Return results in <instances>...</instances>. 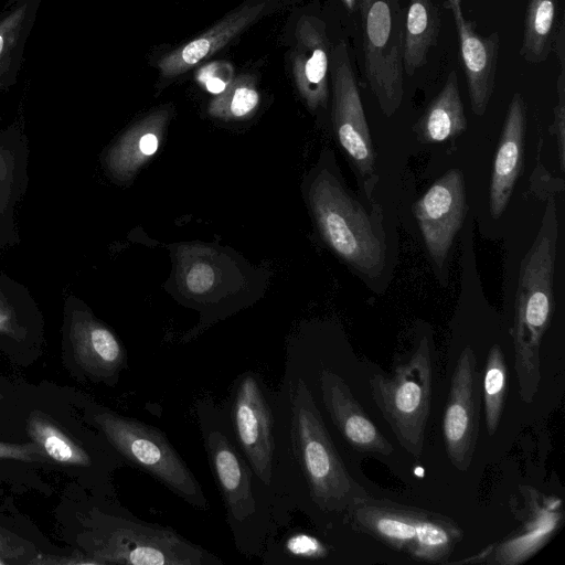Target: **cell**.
<instances>
[{
    "label": "cell",
    "instance_id": "obj_1",
    "mask_svg": "<svg viewBox=\"0 0 565 565\" xmlns=\"http://www.w3.org/2000/svg\"><path fill=\"white\" fill-rule=\"evenodd\" d=\"M275 403L281 444L277 529L290 523L295 511L313 518L344 514L369 498L349 473L309 385L286 366Z\"/></svg>",
    "mask_w": 565,
    "mask_h": 565
},
{
    "label": "cell",
    "instance_id": "obj_2",
    "mask_svg": "<svg viewBox=\"0 0 565 565\" xmlns=\"http://www.w3.org/2000/svg\"><path fill=\"white\" fill-rule=\"evenodd\" d=\"M193 411L234 545L248 559L260 557L275 532L270 494L234 439L225 403L203 394Z\"/></svg>",
    "mask_w": 565,
    "mask_h": 565
},
{
    "label": "cell",
    "instance_id": "obj_3",
    "mask_svg": "<svg viewBox=\"0 0 565 565\" xmlns=\"http://www.w3.org/2000/svg\"><path fill=\"white\" fill-rule=\"evenodd\" d=\"M554 199L547 202L540 231L522 260L514 301L511 337L519 392L533 402L541 382V343L554 311L553 280L557 242Z\"/></svg>",
    "mask_w": 565,
    "mask_h": 565
},
{
    "label": "cell",
    "instance_id": "obj_4",
    "mask_svg": "<svg viewBox=\"0 0 565 565\" xmlns=\"http://www.w3.org/2000/svg\"><path fill=\"white\" fill-rule=\"evenodd\" d=\"M87 554L99 564L223 565L212 552L171 527L149 523L125 509L97 511L92 520Z\"/></svg>",
    "mask_w": 565,
    "mask_h": 565
},
{
    "label": "cell",
    "instance_id": "obj_5",
    "mask_svg": "<svg viewBox=\"0 0 565 565\" xmlns=\"http://www.w3.org/2000/svg\"><path fill=\"white\" fill-rule=\"evenodd\" d=\"M88 415L126 465L149 475L192 508L210 510L200 482L164 431L100 405H92Z\"/></svg>",
    "mask_w": 565,
    "mask_h": 565
},
{
    "label": "cell",
    "instance_id": "obj_6",
    "mask_svg": "<svg viewBox=\"0 0 565 565\" xmlns=\"http://www.w3.org/2000/svg\"><path fill=\"white\" fill-rule=\"evenodd\" d=\"M347 523L387 546L427 563H446L461 529L449 518L371 495L354 502L344 513Z\"/></svg>",
    "mask_w": 565,
    "mask_h": 565
},
{
    "label": "cell",
    "instance_id": "obj_7",
    "mask_svg": "<svg viewBox=\"0 0 565 565\" xmlns=\"http://www.w3.org/2000/svg\"><path fill=\"white\" fill-rule=\"evenodd\" d=\"M224 403L241 452L270 494L276 525L281 444L275 390L259 372L247 370L234 379Z\"/></svg>",
    "mask_w": 565,
    "mask_h": 565
},
{
    "label": "cell",
    "instance_id": "obj_8",
    "mask_svg": "<svg viewBox=\"0 0 565 565\" xmlns=\"http://www.w3.org/2000/svg\"><path fill=\"white\" fill-rule=\"evenodd\" d=\"M434 351L423 335L388 374L370 377L373 402L399 445L418 458L424 449L434 382Z\"/></svg>",
    "mask_w": 565,
    "mask_h": 565
},
{
    "label": "cell",
    "instance_id": "obj_9",
    "mask_svg": "<svg viewBox=\"0 0 565 565\" xmlns=\"http://www.w3.org/2000/svg\"><path fill=\"white\" fill-rule=\"evenodd\" d=\"M310 202L331 249L362 275L376 278L385 264V246L363 206L327 173L312 184Z\"/></svg>",
    "mask_w": 565,
    "mask_h": 565
},
{
    "label": "cell",
    "instance_id": "obj_10",
    "mask_svg": "<svg viewBox=\"0 0 565 565\" xmlns=\"http://www.w3.org/2000/svg\"><path fill=\"white\" fill-rule=\"evenodd\" d=\"M364 74L382 113L391 117L403 96V28L401 0H359Z\"/></svg>",
    "mask_w": 565,
    "mask_h": 565
},
{
    "label": "cell",
    "instance_id": "obj_11",
    "mask_svg": "<svg viewBox=\"0 0 565 565\" xmlns=\"http://www.w3.org/2000/svg\"><path fill=\"white\" fill-rule=\"evenodd\" d=\"M332 122L337 138L360 177L374 175L375 154L348 45L339 41L330 52Z\"/></svg>",
    "mask_w": 565,
    "mask_h": 565
},
{
    "label": "cell",
    "instance_id": "obj_12",
    "mask_svg": "<svg viewBox=\"0 0 565 565\" xmlns=\"http://www.w3.org/2000/svg\"><path fill=\"white\" fill-rule=\"evenodd\" d=\"M481 397V375L468 345L457 360L443 419L447 456L460 471L468 470L476 450Z\"/></svg>",
    "mask_w": 565,
    "mask_h": 565
},
{
    "label": "cell",
    "instance_id": "obj_13",
    "mask_svg": "<svg viewBox=\"0 0 565 565\" xmlns=\"http://www.w3.org/2000/svg\"><path fill=\"white\" fill-rule=\"evenodd\" d=\"M285 366L318 390L320 403L332 425L353 449L381 456L393 452L392 444L370 419L338 372L329 366H322L317 370L311 380L290 365L285 364Z\"/></svg>",
    "mask_w": 565,
    "mask_h": 565
},
{
    "label": "cell",
    "instance_id": "obj_14",
    "mask_svg": "<svg viewBox=\"0 0 565 565\" xmlns=\"http://www.w3.org/2000/svg\"><path fill=\"white\" fill-rule=\"evenodd\" d=\"M413 211L430 258L443 269L467 211L462 171H447L414 204Z\"/></svg>",
    "mask_w": 565,
    "mask_h": 565
},
{
    "label": "cell",
    "instance_id": "obj_15",
    "mask_svg": "<svg viewBox=\"0 0 565 565\" xmlns=\"http://www.w3.org/2000/svg\"><path fill=\"white\" fill-rule=\"evenodd\" d=\"M444 8L449 9L456 23L459 42V62L463 70L471 109L482 116L493 95L499 57L500 36L492 32L481 35L476 23L465 18L462 0H446Z\"/></svg>",
    "mask_w": 565,
    "mask_h": 565
},
{
    "label": "cell",
    "instance_id": "obj_16",
    "mask_svg": "<svg viewBox=\"0 0 565 565\" xmlns=\"http://www.w3.org/2000/svg\"><path fill=\"white\" fill-rule=\"evenodd\" d=\"M71 360L94 382L115 385L128 366L126 350L118 338L85 311H74L68 327Z\"/></svg>",
    "mask_w": 565,
    "mask_h": 565
},
{
    "label": "cell",
    "instance_id": "obj_17",
    "mask_svg": "<svg viewBox=\"0 0 565 565\" xmlns=\"http://www.w3.org/2000/svg\"><path fill=\"white\" fill-rule=\"evenodd\" d=\"M525 512L521 525L497 547L484 551V563L516 565L535 554L556 531L561 522V501L546 497L532 488H521Z\"/></svg>",
    "mask_w": 565,
    "mask_h": 565
},
{
    "label": "cell",
    "instance_id": "obj_18",
    "mask_svg": "<svg viewBox=\"0 0 565 565\" xmlns=\"http://www.w3.org/2000/svg\"><path fill=\"white\" fill-rule=\"evenodd\" d=\"M526 130V104L521 93L512 96L495 151L489 202L492 217L504 212L520 177Z\"/></svg>",
    "mask_w": 565,
    "mask_h": 565
},
{
    "label": "cell",
    "instance_id": "obj_19",
    "mask_svg": "<svg viewBox=\"0 0 565 565\" xmlns=\"http://www.w3.org/2000/svg\"><path fill=\"white\" fill-rule=\"evenodd\" d=\"M294 57L297 87L311 108L323 106L329 97L330 52L326 25L313 18L302 19Z\"/></svg>",
    "mask_w": 565,
    "mask_h": 565
},
{
    "label": "cell",
    "instance_id": "obj_20",
    "mask_svg": "<svg viewBox=\"0 0 565 565\" xmlns=\"http://www.w3.org/2000/svg\"><path fill=\"white\" fill-rule=\"evenodd\" d=\"M266 1L244 6L215 26L168 54L159 63L164 77H174L228 43L266 10Z\"/></svg>",
    "mask_w": 565,
    "mask_h": 565
},
{
    "label": "cell",
    "instance_id": "obj_21",
    "mask_svg": "<svg viewBox=\"0 0 565 565\" xmlns=\"http://www.w3.org/2000/svg\"><path fill=\"white\" fill-rule=\"evenodd\" d=\"M43 0H7L0 10V93L13 86Z\"/></svg>",
    "mask_w": 565,
    "mask_h": 565
},
{
    "label": "cell",
    "instance_id": "obj_22",
    "mask_svg": "<svg viewBox=\"0 0 565 565\" xmlns=\"http://www.w3.org/2000/svg\"><path fill=\"white\" fill-rule=\"evenodd\" d=\"M26 434L49 459L65 466L97 468L107 477L111 470L126 466L121 459L94 457L93 450H87L53 419L38 411L26 420Z\"/></svg>",
    "mask_w": 565,
    "mask_h": 565
},
{
    "label": "cell",
    "instance_id": "obj_23",
    "mask_svg": "<svg viewBox=\"0 0 565 565\" xmlns=\"http://www.w3.org/2000/svg\"><path fill=\"white\" fill-rule=\"evenodd\" d=\"M467 129L458 75L452 70L436 97L429 103L414 126L418 139L437 143L454 139Z\"/></svg>",
    "mask_w": 565,
    "mask_h": 565
},
{
    "label": "cell",
    "instance_id": "obj_24",
    "mask_svg": "<svg viewBox=\"0 0 565 565\" xmlns=\"http://www.w3.org/2000/svg\"><path fill=\"white\" fill-rule=\"evenodd\" d=\"M441 25L440 10L434 0H409L404 12L403 72L413 76L427 63L436 46Z\"/></svg>",
    "mask_w": 565,
    "mask_h": 565
},
{
    "label": "cell",
    "instance_id": "obj_25",
    "mask_svg": "<svg viewBox=\"0 0 565 565\" xmlns=\"http://www.w3.org/2000/svg\"><path fill=\"white\" fill-rule=\"evenodd\" d=\"M561 0H529L523 22L520 55L530 64L545 62L553 50Z\"/></svg>",
    "mask_w": 565,
    "mask_h": 565
},
{
    "label": "cell",
    "instance_id": "obj_26",
    "mask_svg": "<svg viewBox=\"0 0 565 565\" xmlns=\"http://www.w3.org/2000/svg\"><path fill=\"white\" fill-rule=\"evenodd\" d=\"M329 555L330 546L320 537L286 525L267 540L259 558L263 564L291 565L321 562Z\"/></svg>",
    "mask_w": 565,
    "mask_h": 565
},
{
    "label": "cell",
    "instance_id": "obj_27",
    "mask_svg": "<svg viewBox=\"0 0 565 565\" xmlns=\"http://www.w3.org/2000/svg\"><path fill=\"white\" fill-rule=\"evenodd\" d=\"M481 390L487 429L492 436L497 433L502 417L507 392V364L499 344H493L488 352Z\"/></svg>",
    "mask_w": 565,
    "mask_h": 565
},
{
    "label": "cell",
    "instance_id": "obj_28",
    "mask_svg": "<svg viewBox=\"0 0 565 565\" xmlns=\"http://www.w3.org/2000/svg\"><path fill=\"white\" fill-rule=\"evenodd\" d=\"M557 102L554 107V130L561 170L565 168V66H559L556 81Z\"/></svg>",
    "mask_w": 565,
    "mask_h": 565
},
{
    "label": "cell",
    "instance_id": "obj_29",
    "mask_svg": "<svg viewBox=\"0 0 565 565\" xmlns=\"http://www.w3.org/2000/svg\"><path fill=\"white\" fill-rule=\"evenodd\" d=\"M47 459L41 447L33 441L22 444L0 441V460L46 462Z\"/></svg>",
    "mask_w": 565,
    "mask_h": 565
},
{
    "label": "cell",
    "instance_id": "obj_30",
    "mask_svg": "<svg viewBox=\"0 0 565 565\" xmlns=\"http://www.w3.org/2000/svg\"><path fill=\"white\" fill-rule=\"evenodd\" d=\"M228 109L235 117L249 114L259 102L258 92L248 84H237L228 93Z\"/></svg>",
    "mask_w": 565,
    "mask_h": 565
},
{
    "label": "cell",
    "instance_id": "obj_31",
    "mask_svg": "<svg viewBox=\"0 0 565 565\" xmlns=\"http://www.w3.org/2000/svg\"><path fill=\"white\" fill-rule=\"evenodd\" d=\"M29 543L20 540L10 532L0 529V556L10 564L26 563V555L30 553Z\"/></svg>",
    "mask_w": 565,
    "mask_h": 565
},
{
    "label": "cell",
    "instance_id": "obj_32",
    "mask_svg": "<svg viewBox=\"0 0 565 565\" xmlns=\"http://www.w3.org/2000/svg\"><path fill=\"white\" fill-rule=\"evenodd\" d=\"M0 335L10 341L20 343L25 339L26 332L19 323L12 308L0 297Z\"/></svg>",
    "mask_w": 565,
    "mask_h": 565
},
{
    "label": "cell",
    "instance_id": "obj_33",
    "mask_svg": "<svg viewBox=\"0 0 565 565\" xmlns=\"http://www.w3.org/2000/svg\"><path fill=\"white\" fill-rule=\"evenodd\" d=\"M186 286L193 294L206 292L214 282V273L206 264H194L186 275Z\"/></svg>",
    "mask_w": 565,
    "mask_h": 565
},
{
    "label": "cell",
    "instance_id": "obj_34",
    "mask_svg": "<svg viewBox=\"0 0 565 565\" xmlns=\"http://www.w3.org/2000/svg\"><path fill=\"white\" fill-rule=\"evenodd\" d=\"M28 564H62V565H70V564H99L98 561H96L90 555L84 556H72L71 558H58V557H52V556H33Z\"/></svg>",
    "mask_w": 565,
    "mask_h": 565
},
{
    "label": "cell",
    "instance_id": "obj_35",
    "mask_svg": "<svg viewBox=\"0 0 565 565\" xmlns=\"http://www.w3.org/2000/svg\"><path fill=\"white\" fill-rule=\"evenodd\" d=\"M158 137L153 132L140 135L138 139V150L145 157L153 154L158 149Z\"/></svg>",
    "mask_w": 565,
    "mask_h": 565
},
{
    "label": "cell",
    "instance_id": "obj_36",
    "mask_svg": "<svg viewBox=\"0 0 565 565\" xmlns=\"http://www.w3.org/2000/svg\"><path fill=\"white\" fill-rule=\"evenodd\" d=\"M201 81L212 94H221L226 89L227 83L220 76L203 74Z\"/></svg>",
    "mask_w": 565,
    "mask_h": 565
},
{
    "label": "cell",
    "instance_id": "obj_37",
    "mask_svg": "<svg viewBox=\"0 0 565 565\" xmlns=\"http://www.w3.org/2000/svg\"><path fill=\"white\" fill-rule=\"evenodd\" d=\"M344 8L350 13H354L359 9V0H341Z\"/></svg>",
    "mask_w": 565,
    "mask_h": 565
},
{
    "label": "cell",
    "instance_id": "obj_38",
    "mask_svg": "<svg viewBox=\"0 0 565 565\" xmlns=\"http://www.w3.org/2000/svg\"><path fill=\"white\" fill-rule=\"evenodd\" d=\"M6 174H7V163L4 162L2 157H0V180L2 178H4Z\"/></svg>",
    "mask_w": 565,
    "mask_h": 565
},
{
    "label": "cell",
    "instance_id": "obj_39",
    "mask_svg": "<svg viewBox=\"0 0 565 565\" xmlns=\"http://www.w3.org/2000/svg\"><path fill=\"white\" fill-rule=\"evenodd\" d=\"M8 564H10V563L6 558L0 556V565H8Z\"/></svg>",
    "mask_w": 565,
    "mask_h": 565
},
{
    "label": "cell",
    "instance_id": "obj_40",
    "mask_svg": "<svg viewBox=\"0 0 565 565\" xmlns=\"http://www.w3.org/2000/svg\"><path fill=\"white\" fill-rule=\"evenodd\" d=\"M1 398H2V394H1V392H0V399H1Z\"/></svg>",
    "mask_w": 565,
    "mask_h": 565
}]
</instances>
